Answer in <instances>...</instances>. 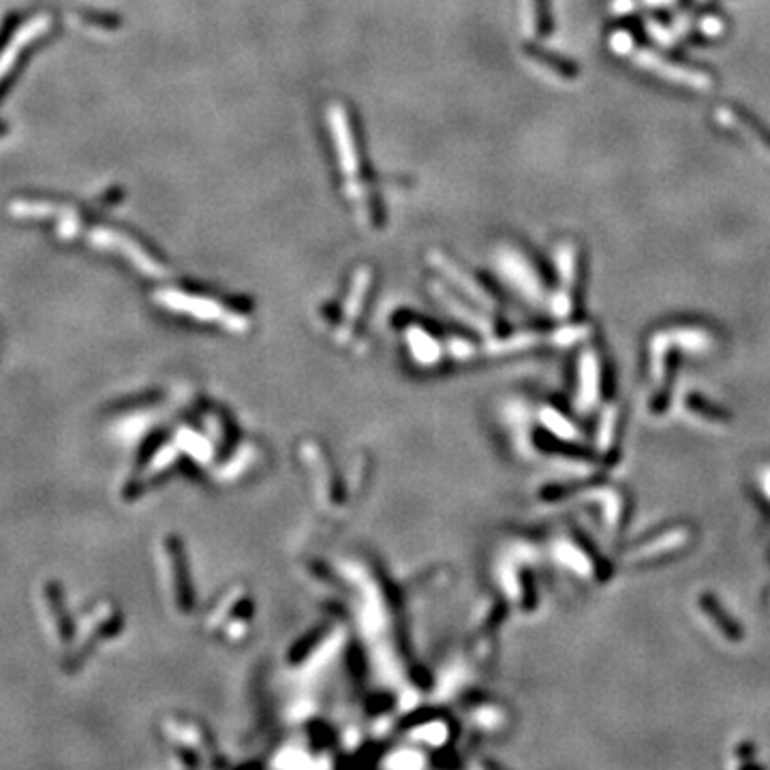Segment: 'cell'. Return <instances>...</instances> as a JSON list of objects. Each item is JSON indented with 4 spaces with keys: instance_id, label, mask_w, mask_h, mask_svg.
Returning <instances> with one entry per match:
<instances>
[{
    "instance_id": "9c48e42d",
    "label": "cell",
    "mask_w": 770,
    "mask_h": 770,
    "mask_svg": "<svg viewBox=\"0 0 770 770\" xmlns=\"http://www.w3.org/2000/svg\"><path fill=\"white\" fill-rule=\"evenodd\" d=\"M696 610L697 614H700L705 628L711 631L712 635L721 638V642H726V644H736V642H741L743 631L738 628V623H734L730 614L723 612L721 605L712 602V597H706V595L705 597H697Z\"/></svg>"
},
{
    "instance_id": "7c38bea8",
    "label": "cell",
    "mask_w": 770,
    "mask_h": 770,
    "mask_svg": "<svg viewBox=\"0 0 770 770\" xmlns=\"http://www.w3.org/2000/svg\"><path fill=\"white\" fill-rule=\"evenodd\" d=\"M717 118L726 127L738 128V131L744 133V135H751V140H756L758 143H762L766 150H770V133L762 125H758L756 120H751L749 116H744L736 110H719Z\"/></svg>"
},
{
    "instance_id": "30bf717a",
    "label": "cell",
    "mask_w": 770,
    "mask_h": 770,
    "mask_svg": "<svg viewBox=\"0 0 770 770\" xmlns=\"http://www.w3.org/2000/svg\"><path fill=\"white\" fill-rule=\"evenodd\" d=\"M371 268L368 266H362V268L356 270V274H353L351 287H349V294L345 300V326H341V336L347 338L349 330L353 327V321L358 320V315L362 312L364 300H366L368 296V287H371Z\"/></svg>"
},
{
    "instance_id": "8fae6325",
    "label": "cell",
    "mask_w": 770,
    "mask_h": 770,
    "mask_svg": "<svg viewBox=\"0 0 770 770\" xmlns=\"http://www.w3.org/2000/svg\"><path fill=\"white\" fill-rule=\"evenodd\" d=\"M45 602H48L50 614L54 616L56 635H58V640L63 642V644H66V642L73 638V623H71L69 610H66L63 590H60V587L56 582L45 584Z\"/></svg>"
},
{
    "instance_id": "e0dca14e",
    "label": "cell",
    "mask_w": 770,
    "mask_h": 770,
    "mask_svg": "<svg viewBox=\"0 0 770 770\" xmlns=\"http://www.w3.org/2000/svg\"><path fill=\"white\" fill-rule=\"evenodd\" d=\"M527 56H528V60H533V63H535V65L548 66V69H551L552 73H557V75H561V77H574V75H576L574 66H569L567 63H565V60L552 58V56L542 54V51H537V50H527Z\"/></svg>"
},
{
    "instance_id": "52a82bcc",
    "label": "cell",
    "mask_w": 770,
    "mask_h": 770,
    "mask_svg": "<svg viewBox=\"0 0 770 770\" xmlns=\"http://www.w3.org/2000/svg\"><path fill=\"white\" fill-rule=\"evenodd\" d=\"M92 243L105 246V249H114V250H120V253H125L128 259L133 261V266L140 268L146 276H163V272H166V268H163L152 255H148L140 244L133 243V240L127 238V235L116 234V231H110V229L92 231Z\"/></svg>"
},
{
    "instance_id": "277c9868",
    "label": "cell",
    "mask_w": 770,
    "mask_h": 770,
    "mask_svg": "<svg viewBox=\"0 0 770 770\" xmlns=\"http://www.w3.org/2000/svg\"><path fill=\"white\" fill-rule=\"evenodd\" d=\"M497 257H499L497 266H499L503 279L510 282L512 287H516L527 300H542V279H539L535 266L527 259V255H522L518 249H512V246H505V249L499 250Z\"/></svg>"
},
{
    "instance_id": "5b68a950",
    "label": "cell",
    "mask_w": 770,
    "mask_h": 770,
    "mask_svg": "<svg viewBox=\"0 0 770 770\" xmlns=\"http://www.w3.org/2000/svg\"><path fill=\"white\" fill-rule=\"evenodd\" d=\"M558 289L554 291L551 306L557 317H569L572 312L574 287L578 282V249L574 243H561L557 249Z\"/></svg>"
},
{
    "instance_id": "ac0fdd59",
    "label": "cell",
    "mask_w": 770,
    "mask_h": 770,
    "mask_svg": "<svg viewBox=\"0 0 770 770\" xmlns=\"http://www.w3.org/2000/svg\"><path fill=\"white\" fill-rule=\"evenodd\" d=\"M759 490H762V495L770 501V465L759 471Z\"/></svg>"
},
{
    "instance_id": "2e32d148",
    "label": "cell",
    "mask_w": 770,
    "mask_h": 770,
    "mask_svg": "<svg viewBox=\"0 0 770 770\" xmlns=\"http://www.w3.org/2000/svg\"><path fill=\"white\" fill-rule=\"evenodd\" d=\"M409 349L413 351V356L418 358V362L422 364H433L436 362V356H439V347H436L435 338H430L428 334L418 330V327H413V330L409 332Z\"/></svg>"
},
{
    "instance_id": "7a4b0ae2",
    "label": "cell",
    "mask_w": 770,
    "mask_h": 770,
    "mask_svg": "<svg viewBox=\"0 0 770 770\" xmlns=\"http://www.w3.org/2000/svg\"><path fill=\"white\" fill-rule=\"evenodd\" d=\"M612 48L619 51V54L628 56V58L634 60L635 65L644 66L646 71H653V73L664 77V80L674 81V84H685L696 90H708L712 84L711 75H706L705 71H693L689 66H682L661 58V56L653 54L651 50H644L640 48V45H635V41L631 39L628 33H623V30L612 35Z\"/></svg>"
},
{
    "instance_id": "6da1fadb",
    "label": "cell",
    "mask_w": 770,
    "mask_h": 770,
    "mask_svg": "<svg viewBox=\"0 0 770 770\" xmlns=\"http://www.w3.org/2000/svg\"><path fill=\"white\" fill-rule=\"evenodd\" d=\"M327 127H330L334 150H336L338 167H341L343 178H345V195L358 205L359 217L368 220V202L364 184L359 180V152L358 142L353 135L351 120H349L347 107L341 101H334L327 107Z\"/></svg>"
},
{
    "instance_id": "8992f818",
    "label": "cell",
    "mask_w": 770,
    "mask_h": 770,
    "mask_svg": "<svg viewBox=\"0 0 770 770\" xmlns=\"http://www.w3.org/2000/svg\"><path fill=\"white\" fill-rule=\"evenodd\" d=\"M691 542V531L687 527H672L664 528V533L655 537L642 539L638 546L629 554L631 563H646L655 561V558L670 557V554L681 552L687 543Z\"/></svg>"
},
{
    "instance_id": "5bb4252c",
    "label": "cell",
    "mask_w": 770,
    "mask_h": 770,
    "mask_svg": "<svg viewBox=\"0 0 770 770\" xmlns=\"http://www.w3.org/2000/svg\"><path fill=\"white\" fill-rule=\"evenodd\" d=\"M433 291H435V296H436V300L439 302H443L445 306H450V311L454 312L456 317H458V320H465V321H469L471 326L474 327H477V330H481V332H488V326H490V321L486 320L484 315H477L475 311H471L469 306H465V304H460V300L458 297H454L451 296V291H448L445 289V287H441V285H433Z\"/></svg>"
},
{
    "instance_id": "3957f363",
    "label": "cell",
    "mask_w": 770,
    "mask_h": 770,
    "mask_svg": "<svg viewBox=\"0 0 770 770\" xmlns=\"http://www.w3.org/2000/svg\"><path fill=\"white\" fill-rule=\"evenodd\" d=\"M157 302L161 306L169 308V311L182 312V315L193 317L197 321L219 323L220 327H225L229 332L243 334L249 330V320H246L243 312L229 311L227 306L219 304L212 297L182 294L178 289H163L161 294H157Z\"/></svg>"
},
{
    "instance_id": "4fadbf2b",
    "label": "cell",
    "mask_w": 770,
    "mask_h": 770,
    "mask_svg": "<svg viewBox=\"0 0 770 770\" xmlns=\"http://www.w3.org/2000/svg\"><path fill=\"white\" fill-rule=\"evenodd\" d=\"M685 409H687V418H689V422L693 424L711 426V428L728 424V415H723L721 409L712 407V404H708L705 398L693 397V394H689V397L685 398Z\"/></svg>"
},
{
    "instance_id": "9a60e30c",
    "label": "cell",
    "mask_w": 770,
    "mask_h": 770,
    "mask_svg": "<svg viewBox=\"0 0 770 770\" xmlns=\"http://www.w3.org/2000/svg\"><path fill=\"white\" fill-rule=\"evenodd\" d=\"M597 377H599V368H597V358H595L593 351H589L587 356H584L582 362V371H580V403L584 404V407H590V404L595 403V398H597V388L602 383L597 385Z\"/></svg>"
},
{
    "instance_id": "ba28073f",
    "label": "cell",
    "mask_w": 770,
    "mask_h": 770,
    "mask_svg": "<svg viewBox=\"0 0 770 770\" xmlns=\"http://www.w3.org/2000/svg\"><path fill=\"white\" fill-rule=\"evenodd\" d=\"M430 264H433V268L436 272H441V274H443L445 279L451 282V285L462 289V294L469 296L471 300L480 302V304H484L488 308L495 304V300L488 296V291L484 289V287H481L477 281L471 279L469 272L462 270L460 266L456 264V261H451L450 255L439 253V250H433V253H430Z\"/></svg>"
},
{
    "instance_id": "d6986e66",
    "label": "cell",
    "mask_w": 770,
    "mask_h": 770,
    "mask_svg": "<svg viewBox=\"0 0 770 770\" xmlns=\"http://www.w3.org/2000/svg\"><path fill=\"white\" fill-rule=\"evenodd\" d=\"M696 3H705V0H696Z\"/></svg>"
}]
</instances>
